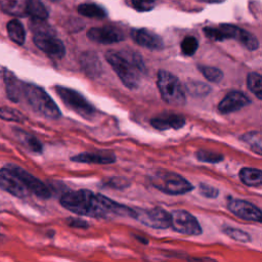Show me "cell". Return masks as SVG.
<instances>
[{"label":"cell","mask_w":262,"mask_h":262,"mask_svg":"<svg viewBox=\"0 0 262 262\" xmlns=\"http://www.w3.org/2000/svg\"><path fill=\"white\" fill-rule=\"evenodd\" d=\"M81 66L85 74L90 78H97L102 72L101 63L93 52H85L81 56Z\"/></svg>","instance_id":"20"},{"label":"cell","mask_w":262,"mask_h":262,"mask_svg":"<svg viewBox=\"0 0 262 262\" xmlns=\"http://www.w3.org/2000/svg\"><path fill=\"white\" fill-rule=\"evenodd\" d=\"M157 84L162 98L172 105L185 103V92L178 78L168 71L161 70L158 73Z\"/></svg>","instance_id":"5"},{"label":"cell","mask_w":262,"mask_h":262,"mask_svg":"<svg viewBox=\"0 0 262 262\" xmlns=\"http://www.w3.org/2000/svg\"><path fill=\"white\" fill-rule=\"evenodd\" d=\"M149 181L157 189L168 194H183L193 189L192 184L181 175L166 170L154 172Z\"/></svg>","instance_id":"4"},{"label":"cell","mask_w":262,"mask_h":262,"mask_svg":"<svg viewBox=\"0 0 262 262\" xmlns=\"http://www.w3.org/2000/svg\"><path fill=\"white\" fill-rule=\"evenodd\" d=\"M223 232L228 235L230 238L241 242V243H249L251 242V236L248 232L243 231L238 228H232V227H226L223 229Z\"/></svg>","instance_id":"32"},{"label":"cell","mask_w":262,"mask_h":262,"mask_svg":"<svg viewBox=\"0 0 262 262\" xmlns=\"http://www.w3.org/2000/svg\"><path fill=\"white\" fill-rule=\"evenodd\" d=\"M150 125L158 130H177L185 125V118L179 114L166 112L150 119Z\"/></svg>","instance_id":"16"},{"label":"cell","mask_w":262,"mask_h":262,"mask_svg":"<svg viewBox=\"0 0 262 262\" xmlns=\"http://www.w3.org/2000/svg\"><path fill=\"white\" fill-rule=\"evenodd\" d=\"M199 191L203 196L209 199H215L219 194V190L216 187L207 183H201L199 185Z\"/></svg>","instance_id":"35"},{"label":"cell","mask_w":262,"mask_h":262,"mask_svg":"<svg viewBox=\"0 0 262 262\" xmlns=\"http://www.w3.org/2000/svg\"><path fill=\"white\" fill-rule=\"evenodd\" d=\"M87 37L100 44H112L124 40V34L117 28L111 26L92 28L87 32Z\"/></svg>","instance_id":"13"},{"label":"cell","mask_w":262,"mask_h":262,"mask_svg":"<svg viewBox=\"0 0 262 262\" xmlns=\"http://www.w3.org/2000/svg\"><path fill=\"white\" fill-rule=\"evenodd\" d=\"M78 12L84 16L92 18H104L106 11L99 5L94 3H83L78 6Z\"/></svg>","instance_id":"25"},{"label":"cell","mask_w":262,"mask_h":262,"mask_svg":"<svg viewBox=\"0 0 262 262\" xmlns=\"http://www.w3.org/2000/svg\"><path fill=\"white\" fill-rule=\"evenodd\" d=\"M242 182L248 186H260L262 183V172L255 168H243L239 171Z\"/></svg>","instance_id":"21"},{"label":"cell","mask_w":262,"mask_h":262,"mask_svg":"<svg viewBox=\"0 0 262 262\" xmlns=\"http://www.w3.org/2000/svg\"><path fill=\"white\" fill-rule=\"evenodd\" d=\"M7 34L14 43L18 45H23L26 39V32L23 24L17 19H11L7 23L6 26Z\"/></svg>","instance_id":"22"},{"label":"cell","mask_w":262,"mask_h":262,"mask_svg":"<svg viewBox=\"0 0 262 262\" xmlns=\"http://www.w3.org/2000/svg\"><path fill=\"white\" fill-rule=\"evenodd\" d=\"M7 168H9L12 172H14L18 176V178L24 182V184L29 189V191L33 192L38 198L46 200L51 196V192L49 188L40 179L30 174L28 171H26L21 167L16 166L14 164H9Z\"/></svg>","instance_id":"10"},{"label":"cell","mask_w":262,"mask_h":262,"mask_svg":"<svg viewBox=\"0 0 262 262\" xmlns=\"http://www.w3.org/2000/svg\"><path fill=\"white\" fill-rule=\"evenodd\" d=\"M199 47V42L193 36H186L181 42V51L185 55H193Z\"/></svg>","instance_id":"33"},{"label":"cell","mask_w":262,"mask_h":262,"mask_svg":"<svg viewBox=\"0 0 262 262\" xmlns=\"http://www.w3.org/2000/svg\"><path fill=\"white\" fill-rule=\"evenodd\" d=\"M33 41L40 50L52 58H62L66 53L63 43L54 36V32L36 33Z\"/></svg>","instance_id":"9"},{"label":"cell","mask_w":262,"mask_h":262,"mask_svg":"<svg viewBox=\"0 0 262 262\" xmlns=\"http://www.w3.org/2000/svg\"><path fill=\"white\" fill-rule=\"evenodd\" d=\"M238 27L230 24H221L218 27H206L204 28V34L214 40V41H223L226 39H235L239 32Z\"/></svg>","instance_id":"17"},{"label":"cell","mask_w":262,"mask_h":262,"mask_svg":"<svg viewBox=\"0 0 262 262\" xmlns=\"http://www.w3.org/2000/svg\"><path fill=\"white\" fill-rule=\"evenodd\" d=\"M170 226L176 232L187 235H199L202 233V227L196 218L184 210H175L171 214Z\"/></svg>","instance_id":"8"},{"label":"cell","mask_w":262,"mask_h":262,"mask_svg":"<svg viewBox=\"0 0 262 262\" xmlns=\"http://www.w3.org/2000/svg\"><path fill=\"white\" fill-rule=\"evenodd\" d=\"M3 78L5 82L7 97L11 101L17 102L20 97V92H23V83H20L18 79L14 76V74L9 72L8 70L4 71Z\"/></svg>","instance_id":"19"},{"label":"cell","mask_w":262,"mask_h":262,"mask_svg":"<svg viewBox=\"0 0 262 262\" xmlns=\"http://www.w3.org/2000/svg\"><path fill=\"white\" fill-rule=\"evenodd\" d=\"M66 221H67L68 225H70L72 227H76V228H87L89 226V224L85 220H82L79 218L70 217Z\"/></svg>","instance_id":"39"},{"label":"cell","mask_w":262,"mask_h":262,"mask_svg":"<svg viewBox=\"0 0 262 262\" xmlns=\"http://www.w3.org/2000/svg\"><path fill=\"white\" fill-rule=\"evenodd\" d=\"M133 7L138 11H149L156 5V0H132Z\"/></svg>","instance_id":"36"},{"label":"cell","mask_w":262,"mask_h":262,"mask_svg":"<svg viewBox=\"0 0 262 262\" xmlns=\"http://www.w3.org/2000/svg\"><path fill=\"white\" fill-rule=\"evenodd\" d=\"M104 56L127 88L135 89L138 87L140 74L145 71L139 54L133 51L117 52L110 50Z\"/></svg>","instance_id":"2"},{"label":"cell","mask_w":262,"mask_h":262,"mask_svg":"<svg viewBox=\"0 0 262 262\" xmlns=\"http://www.w3.org/2000/svg\"><path fill=\"white\" fill-rule=\"evenodd\" d=\"M135 236V238L136 239H138V241H140L141 243H143V244H148V241H146V239H144V238H142V236H139V235H134Z\"/></svg>","instance_id":"40"},{"label":"cell","mask_w":262,"mask_h":262,"mask_svg":"<svg viewBox=\"0 0 262 262\" xmlns=\"http://www.w3.org/2000/svg\"><path fill=\"white\" fill-rule=\"evenodd\" d=\"M0 188L16 198H26L30 192L24 182L9 168L0 169Z\"/></svg>","instance_id":"11"},{"label":"cell","mask_w":262,"mask_h":262,"mask_svg":"<svg viewBox=\"0 0 262 262\" xmlns=\"http://www.w3.org/2000/svg\"><path fill=\"white\" fill-rule=\"evenodd\" d=\"M131 37L134 40V42L138 45L151 50H161L164 47V42L162 38L156 33L148 31L146 29L132 30Z\"/></svg>","instance_id":"15"},{"label":"cell","mask_w":262,"mask_h":262,"mask_svg":"<svg viewBox=\"0 0 262 262\" xmlns=\"http://www.w3.org/2000/svg\"><path fill=\"white\" fill-rule=\"evenodd\" d=\"M195 157L198 158L199 161L205 162V163H211L215 164L218 162H221L223 160V156L220 154H216L213 151H208V150H199L195 154Z\"/></svg>","instance_id":"34"},{"label":"cell","mask_w":262,"mask_h":262,"mask_svg":"<svg viewBox=\"0 0 262 262\" xmlns=\"http://www.w3.org/2000/svg\"><path fill=\"white\" fill-rule=\"evenodd\" d=\"M26 14L37 19H46L48 17V11L40 0H27Z\"/></svg>","instance_id":"24"},{"label":"cell","mask_w":262,"mask_h":262,"mask_svg":"<svg viewBox=\"0 0 262 262\" xmlns=\"http://www.w3.org/2000/svg\"><path fill=\"white\" fill-rule=\"evenodd\" d=\"M60 205L78 215L93 218H111L114 216L134 218V210L117 203L102 194L87 189L69 190L60 196Z\"/></svg>","instance_id":"1"},{"label":"cell","mask_w":262,"mask_h":262,"mask_svg":"<svg viewBox=\"0 0 262 262\" xmlns=\"http://www.w3.org/2000/svg\"><path fill=\"white\" fill-rule=\"evenodd\" d=\"M205 2H208V3H221L223 2L224 0H203Z\"/></svg>","instance_id":"41"},{"label":"cell","mask_w":262,"mask_h":262,"mask_svg":"<svg viewBox=\"0 0 262 262\" xmlns=\"http://www.w3.org/2000/svg\"><path fill=\"white\" fill-rule=\"evenodd\" d=\"M134 218L143 225L154 229H165L170 227V214L159 207L151 209H135Z\"/></svg>","instance_id":"7"},{"label":"cell","mask_w":262,"mask_h":262,"mask_svg":"<svg viewBox=\"0 0 262 262\" xmlns=\"http://www.w3.org/2000/svg\"><path fill=\"white\" fill-rule=\"evenodd\" d=\"M129 181H127L126 179L122 178V177H113L107 181V185L114 187V188H125L129 185Z\"/></svg>","instance_id":"38"},{"label":"cell","mask_w":262,"mask_h":262,"mask_svg":"<svg viewBox=\"0 0 262 262\" xmlns=\"http://www.w3.org/2000/svg\"><path fill=\"white\" fill-rule=\"evenodd\" d=\"M16 130L17 131L15 133H16L17 137L28 148H30L34 152H42V149H43L42 144L36 137H34L33 135H31L23 130H18V129H16Z\"/></svg>","instance_id":"26"},{"label":"cell","mask_w":262,"mask_h":262,"mask_svg":"<svg viewBox=\"0 0 262 262\" xmlns=\"http://www.w3.org/2000/svg\"><path fill=\"white\" fill-rule=\"evenodd\" d=\"M251 102L250 98L241 91H230L218 104V111L222 114H230L236 112Z\"/></svg>","instance_id":"14"},{"label":"cell","mask_w":262,"mask_h":262,"mask_svg":"<svg viewBox=\"0 0 262 262\" xmlns=\"http://www.w3.org/2000/svg\"><path fill=\"white\" fill-rule=\"evenodd\" d=\"M186 90L192 96H206L210 93L211 87L203 82L200 81H188L185 84Z\"/></svg>","instance_id":"28"},{"label":"cell","mask_w":262,"mask_h":262,"mask_svg":"<svg viewBox=\"0 0 262 262\" xmlns=\"http://www.w3.org/2000/svg\"><path fill=\"white\" fill-rule=\"evenodd\" d=\"M50 1H52V2H56V1H59V0H50Z\"/></svg>","instance_id":"42"},{"label":"cell","mask_w":262,"mask_h":262,"mask_svg":"<svg viewBox=\"0 0 262 262\" xmlns=\"http://www.w3.org/2000/svg\"><path fill=\"white\" fill-rule=\"evenodd\" d=\"M0 118L4 120H12V121H19L21 119V114L14 110L0 107Z\"/></svg>","instance_id":"37"},{"label":"cell","mask_w":262,"mask_h":262,"mask_svg":"<svg viewBox=\"0 0 262 262\" xmlns=\"http://www.w3.org/2000/svg\"><path fill=\"white\" fill-rule=\"evenodd\" d=\"M23 93L32 108L47 119H58L61 115L56 103L41 87L32 83H23Z\"/></svg>","instance_id":"3"},{"label":"cell","mask_w":262,"mask_h":262,"mask_svg":"<svg viewBox=\"0 0 262 262\" xmlns=\"http://www.w3.org/2000/svg\"><path fill=\"white\" fill-rule=\"evenodd\" d=\"M248 88L257 96L258 99H262V78L258 73H250L247 78Z\"/></svg>","instance_id":"30"},{"label":"cell","mask_w":262,"mask_h":262,"mask_svg":"<svg viewBox=\"0 0 262 262\" xmlns=\"http://www.w3.org/2000/svg\"><path fill=\"white\" fill-rule=\"evenodd\" d=\"M27 0H0L2 10L12 15H26Z\"/></svg>","instance_id":"23"},{"label":"cell","mask_w":262,"mask_h":262,"mask_svg":"<svg viewBox=\"0 0 262 262\" xmlns=\"http://www.w3.org/2000/svg\"><path fill=\"white\" fill-rule=\"evenodd\" d=\"M55 91L61 101L80 117L90 120L95 116L96 111L93 105L78 91L63 86H55Z\"/></svg>","instance_id":"6"},{"label":"cell","mask_w":262,"mask_h":262,"mask_svg":"<svg viewBox=\"0 0 262 262\" xmlns=\"http://www.w3.org/2000/svg\"><path fill=\"white\" fill-rule=\"evenodd\" d=\"M200 71L202 72V74L204 75V77L210 81V82H214V83H218L222 80L223 78V73L221 70L214 68V67H208V66H200L199 67Z\"/></svg>","instance_id":"31"},{"label":"cell","mask_w":262,"mask_h":262,"mask_svg":"<svg viewBox=\"0 0 262 262\" xmlns=\"http://www.w3.org/2000/svg\"><path fill=\"white\" fill-rule=\"evenodd\" d=\"M71 161L85 164H112L116 162V157L107 152H81L71 157Z\"/></svg>","instance_id":"18"},{"label":"cell","mask_w":262,"mask_h":262,"mask_svg":"<svg viewBox=\"0 0 262 262\" xmlns=\"http://www.w3.org/2000/svg\"><path fill=\"white\" fill-rule=\"evenodd\" d=\"M242 140L250 144L252 149L258 154L262 155V142H261V133L258 131H251L242 136Z\"/></svg>","instance_id":"29"},{"label":"cell","mask_w":262,"mask_h":262,"mask_svg":"<svg viewBox=\"0 0 262 262\" xmlns=\"http://www.w3.org/2000/svg\"><path fill=\"white\" fill-rule=\"evenodd\" d=\"M227 208L234 216L241 219L255 222H261L262 220L261 210L250 202L231 199L227 204Z\"/></svg>","instance_id":"12"},{"label":"cell","mask_w":262,"mask_h":262,"mask_svg":"<svg viewBox=\"0 0 262 262\" xmlns=\"http://www.w3.org/2000/svg\"><path fill=\"white\" fill-rule=\"evenodd\" d=\"M236 40L249 50H256L259 47L258 39L253 34L243 29H239Z\"/></svg>","instance_id":"27"}]
</instances>
